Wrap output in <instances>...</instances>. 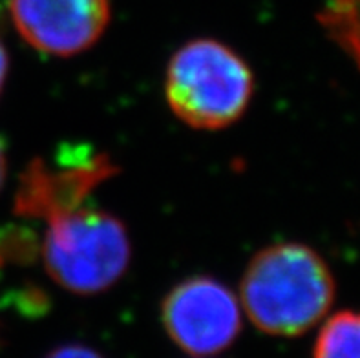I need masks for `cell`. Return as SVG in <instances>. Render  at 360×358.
<instances>
[{"instance_id": "1", "label": "cell", "mask_w": 360, "mask_h": 358, "mask_svg": "<svg viewBox=\"0 0 360 358\" xmlns=\"http://www.w3.org/2000/svg\"><path fill=\"white\" fill-rule=\"evenodd\" d=\"M335 278L326 260L304 243L282 241L256 252L240 283V305L271 336H298L333 305Z\"/></svg>"}, {"instance_id": "2", "label": "cell", "mask_w": 360, "mask_h": 358, "mask_svg": "<svg viewBox=\"0 0 360 358\" xmlns=\"http://www.w3.org/2000/svg\"><path fill=\"white\" fill-rule=\"evenodd\" d=\"M255 96V73L225 42L194 39L170 57L165 99L196 130H224L242 119Z\"/></svg>"}, {"instance_id": "9", "label": "cell", "mask_w": 360, "mask_h": 358, "mask_svg": "<svg viewBox=\"0 0 360 358\" xmlns=\"http://www.w3.org/2000/svg\"><path fill=\"white\" fill-rule=\"evenodd\" d=\"M44 358H105L96 350L82 344H66L55 347L53 351L46 354Z\"/></svg>"}, {"instance_id": "8", "label": "cell", "mask_w": 360, "mask_h": 358, "mask_svg": "<svg viewBox=\"0 0 360 358\" xmlns=\"http://www.w3.org/2000/svg\"><path fill=\"white\" fill-rule=\"evenodd\" d=\"M322 23L335 41L360 60V0H329Z\"/></svg>"}, {"instance_id": "6", "label": "cell", "mask_w": 360, "mask_h": 358, "mask_svg": "<svg viewBox=\"0 0 360 358\" xmlns=\"http://www.w3.org/2000/svg\"><path fill=\"white\" fill-rule=\"evenodd\" d=\"M17 32L33 50L73 57L90 50L108 27L110 0H11Z\"/></svg>"}, {"instance_id": "3", "label": "cell", "mask_w": 360, "mask_h": 358, "mask_svg": "<svg viewBox=\"0 0 360 358\" xmlns=\"http://www.w3.org/2000/svg\"><path fill=\"white\" fill-rule=\"evenodd\" d=\"M41 252L57 286L72 295L94 296L123 278L132 243L117 216L82 205L48 219Z\"/></svg>"}, {"instance_id": "10", "label": "cell", "mask_w": 360, "mask_h": 358, "mask_svg": "<svg viewBox=\"0 0 360 358\" xmlns=\"http://www.w3.org/2000/svg\"><path fill=\"white\" fill-rule=\"evenodd\" d=\"M8 70H9V55L8 50H6L4 42L0 39V94H2V88H4L6 77H8Z\"/></svg>"}, {"instance_id": "5", "label": "cell", "mask_w": 360, "mask_h": 358, "mask_svg": "<svg viewBox=\"0 0 360 358\" xmlns=\"http://www.w3.org/2000/svg\"><path fill=\"white\" fill-rule=\"evenodd\" d=\"M117 172L108 154L91 148H63L51 163L33 159L20 176L13 210L20 218L48 222L82 207L101 183Z\"/></svg>"}, {"instance_id": "7", "label": "cell", "mask_w": 360, "mask_h": 358, "mask_svg": "<svg viewBox=\"0 0 360 358\" xmlns=\"http://www.w3.org/2000/svg\"><path fill=\"white\" fill-rule=\"evenodd\" d=\"M313 358H360V313L340 311L322 326Z\"/></svg>"}, {"instance_id": "4", "label": "cell", "mask_w": 360, "mask_h": 358, "mask_svg": "<svg viewBox=\"0 0 360 358\" xmlns=\"http://www.w3.org/2000/svg\"><path fill=\"white\" fill-rule=\"evenodd\" d=\"M165 333L192 357L229 350L242 333V305L224 281L192 276L179 281L161 302Z\"/></svg>"}, {"instance_id": "11", "label": "cell", "mask_w": 360, "mask_h": 358, "mask_svg": "<svg viewBox=\"0 0 360 358\" xmlns=\"http://www.w3.org/2000/svg\"><path fill=\"white\" fill-rule=\"evenodd\" d=\"M6 176H8V155H6L4 141L0 139V191L4 186Z\"/></svg>"}]
</instances>
